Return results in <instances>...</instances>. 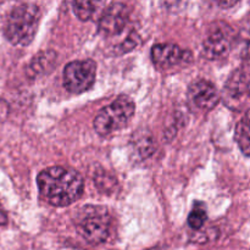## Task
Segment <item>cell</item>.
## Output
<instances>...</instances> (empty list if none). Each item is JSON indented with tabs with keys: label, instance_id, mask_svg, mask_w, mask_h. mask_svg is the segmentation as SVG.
<instances>
[{
	"label": "cell",
	"instance_id": "obj_21",
	"mask_svg": "<svg viewBox=\"0 0 250 250\" xmlns=\"http://www.w3.org/2000/svg\"><path fill=\"white\" fill-rule=\"evenodd\" d=\"M148 250H156V249H148Z\"/></svg>",
	"mask_w": 250,
	"mask_h": 250
},
{
	"label": "cell",
	"instance_id": "obj_12",
	"mask_svg": "<svg viewBox=\"0 0 250 250\" xmlns=\"http://www.w3.org/2000/svg\"><path fill=\"white\" fill-rule=\"evenodd\" d=\"M132 149L134 155L139 159H146L153 155L156 150L155 139L150 133L146 131H139L132 136Z\"/></svg>",
	"mask_w": 250,
	"mask_h": 250
},
{
	"label": "cell",
	"instance_id": "obj_5",
	"mask_svg": "<svg viewBox=\"0 0 250 250\" xmlns=\"http://www.w3.org/2000/svg\"><path fill=\"white\" fill-rule=\"evenodd\" d=\"M97 63L92 59L72 61L63 70V85L73 94H81L89 89L95 82Z\"/></svg>",
	"mask_w": 250,
	"mask_h": 250
},
{
	"label": "cell",
	"instance_id": "obj_13",
	"mask_svg": "<svg viewBox=\"0 0 250 250\" xmlns=\"http://www.w3.org/2000/svg\"><path fill=\"white\" fill-rule=\"evenodd\" d=\"M249 127V112L248 110H247L244 117L238 122V125H237L236 134H234L237 144L239 146V149H241L242 153L244 154V156H249L250 154Z\"/></svg>",
	"mask_w": 250,
	"mask_h": 250
},
{
	"label": "cell",
	"instance_id": "obj_15",
	"mask_svg": "<svg viewBox=\"0 0 250 250\" xmlns=\"http://www.w3.org/2000/svg\"><path fill=\"white\" fill-rule=\"evenodd\" d=\"M94 182L97 185L98 189L103 193H111L114 188L117 186V181L114 176L109 175L105 171H100V172L95 173Z\"/></svg>",
	"mask_w": 250,
	"mask_h": 250
},
{
	"label": "cell",
	"instance_id": "obj_17",
	"mask_svg": "<svg viewBox=\"0 0 250 250\" xmlns=\"http://www.w3.org/2000/svg\"><path fill=\"white\" fill-rule=\"evenodd\" d=\"M138 44H139L138 34H137L136 32H131V33L128 34V37H127V38L124 41V43H121L116 48L117 54H126V53H128V51L133 50V49L136 48V46L138 45Z\"/></svg>",
	"mask_w": 250,
	"mask_h": 250
},
{
	"label": "cell",
	"instance_id": "obj_9",
	"mask_svg": "<svg viewBox=\"0 0 250 250\" xmlns=\"http://www.w3.org/2000/svg\"><path fill=\"white\" fill-rule=\"evenodd\" d=\"M129 10L124 2H112L105 9L98 22V31L104 37H114L121 33L128 22Z\"/></svg>",
	"mask_w": 250,
	"mask_h": 250
},
{
	"label": "cell",
	"instance_id": "obj_6",
	"mask_svg": "<svg viewBox=\"0 0 250 250\" xmlns=\"http://www.w3.org/2000/svg\"><path fill=\"white\" fill-rule=\"evenodd\" d=\"M220 98L224 103L236 111L248 107L249 102V72L248 67H238L231 73L225 84L224 92Z\"/></svg>",
	"mask_w": 250,
	"mask_h": 250
},
{
	"label": "cell",
	"instance_id": "obj_20",
	"mask_svg": "<svg viewBox=\"0 0 250 250\" xmlns=\"http://www.w3.org/2000/svg\"><path fill=\"white\" fill-rule=\"evenodd\" d=\"M236 4H237V1H227V2L219 1V2H217V5H219V6H221V7H225V6L229 7V6H233V5H236Z\"/></svg>",
	"mask_w": 250,
	"mask_h": 250
},
{
	"label": "cell",
	"instance_id": "obj_8",
	"mask_svg": "<svg viewBox=\"0 0 250 250\" xmlns=\"http://www.w3.org/2000/svg\"><path fill=\"white\" fill-rule=\"evenodd\" d=\"M220 102V93L209 81L199 80L188 89V104L195 111L207 112L214 109Z\"/></svg>",
	"mask_w": 250,
	"mask_h": 250
},
{
	"label": "cell",
	"instance_id": "obj_11",
	"mask_svg": "<svg viewBox=\"0 0 250 250\" xmlns=\"http://www.w3.org/2000/svg\"><path fill=\"white\" fill-rule=\"evenodd\" d=\"M56 58H58V55L53 50H45L38 53L32 59L29 65L27 66V77L34 80V78H39L42 76L50 73L56 65Z\"/></svg>",
	"mask_w": 250,
	"mask_h": 250
},
{
	"label": "cell",
	"instance_id": "obj_7",
	"mask_svg": "<svg viewBox=\"0 0 250 250\" xmlns=\"http://www.w3.org/2000/svg\"><path fill=\"white\" fill-rule=\"evenodd\" d=\"M234 42V32L226 23H219L209 32L203 43V55L209 60L222 59L231 51Z\"/></svg>",
	"mask_w": 250,
	"mask_h": 250
},
{
	"label": "cell",
	"instance_id": "obj_3",
	"mask_svg": "<svg viewBox=\"0 0 250 250\" xmlns=\"http://www.w3.org/2000/svg\"><path fill=\"white\" fill-rule=\"evenodd\" d=\"M133 115V100L126 95H122L98 112L93 122V127L99 136L106 137L112 132L124 128Z\"/></svg>",
	"mask_w": 250,
	"mask_h": 250
},
{
	"label": "cell",
	"instance_id": "obj_18",
	"mask_svg": "<svg viewBox=\"0 0 250 250\" xmlns=\"http://www.w3.org/2000/svg\"><path fill=\"white\" fill-rule=\"evenodd\" d=\"M7 115H9V105L5 100L0 99V120L6 119Z\"/></svg>",
	"mask_w": 250,
	"mask_h": 250
},
{
	"label": "cell",
	"instance_id": "obj_2",
	"mask_svg": "<svg viewBox=\"0 0 250 250\" xmlns=\"http://www.w3.org/2000/svg\"><path fill=\"white\" fill-rule=\"evenodd\" d=\"M41 9L38 5L27 2L15 6L7 17L4 33L7 41L16 46L31 44L41 21Z\"/></svg>",
	"mask_w": 250,
	"mask_h": 250
},
{
	"label": "cell",
	"instance_id": "obj_16",
	"mask_svg": "<svg viewBox=\"0 0 250 250\" xmlns=\"http://www.w3.org/2000/svg\"><path fill=\"white\" fill-rule=\"evenodd\" d=\"M95 2L93 1H75L72 2L73 12L81 21H88L95 12Z\"/></svg>",
	"mask_w": 250,
	"mask_h": 250
},
{
	"label": "cell",
	"instance_id": "obj_19",
	"mask_svg": "<svg viewBox=\"0 0 250 250\" xmlns=\"http://www.w3.org/2000/svg\"><path fill=\"white\" fill-rule=\"evenodd\" d=\"M7 224V216L5 214V211L2 210V208L0 207V226H5Z\"/></svg>",
	"mask_w": 250,
	"mask_h": 250
},
{
	"label": "cell",
	"instance_id": "obj_1",
	"mask_svg": "<svg viewBox=\"0 0 250 250\" xmlns=\"http://www.w3.org/2000/svg\"><path fill=\"white\" fill-rule=\"evenodd\" d=\"M37 183L42 197L54 207H67L77 202L84 189L81 173L62 166L43 170L37 177Z\"/></svg>",
	"mask_w": 250,
	"mask_h": 250
},
{
	"label": "cell",
	"instance_id": "obj_10",
	"mask_svg": "<svg viewBox=\"0 0 250 250\" xmlns=\"http://www.w3.org/2000/svg\"><path fill=\"white\" fill-rule=\"evenodd\" d=\"M151 60L158 67L168 68L182 62L185 51L175 44L161 43L155 44L151 48Z\"/></svg>",
	"mask_w": 250,
	"mask_h": 250
},
{
	"label": "cell",
	"instance_id": "obj_14",
	"mask_svg": "<svg viewBox=\"0 0 250 250\" xmlns=\"http://www.w3.org/2000/svg\"><path fill=\"white\" fill-rule=\"evenodd\" d=\"M208 220V212L207 208L203 203H194V207H193L192 211L189 212V216H188V225H189L190 229H195V231H199L204 224Z\"/></svg>",
	"mask_w": 250,
	"mask_h": 250
},
{
	"label": "cell",
	"instance_id": "obj_4",
	"mask_svg": "<svg viewBox=\"0 0 250 250\" xmlns=\"http://www.w3.org/2000/svg\"><path fill=\"white\" fill-rule=\"evenodd\" d=\"M77 231L93 246L104 243L110 233V217L106 210L99 207H87L77 224Z\"/></svg>",
	"mask_w": 250,
	"mask_h": 250
}]
</instances>
